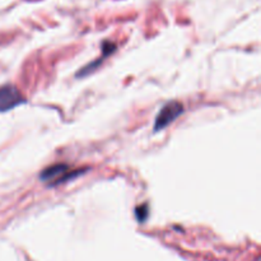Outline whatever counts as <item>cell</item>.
I'll return each mask as SVG.
<instances>
[{"label":"cell","instance_id":"obj_1","mask_svg":"<svg viewBox=\"0 0 261 261\" xmlns=\"http://www.w3.org/2000/svg\"><path fill=\"white\" fill-rule=\"evenodd\" d=\"M80 172L75 171H69V167L67 164H54L50 167L45 168L39 175V179L43 183H49L51 185H59L61 183H65L67 180L73 179L74 176L79 175Z\"/></svg>","mask_w":261,"mask_h":261},{"label":"cell","instance_id":"obj_2","mask_svg":"<svg viewBox=\"0 0 261 261\" xmlns=\"http://www.w3.org/2000/svg\"><path fill=\"white\" fill-rule=\"evenodd\" d=\"M184 111V106L177 101H171L168 104L164 105L158 112L154 122V131L163 130L166 126L173 122L179 117Z\"/></svg>","mask_w":261,"mask_h":261},{"label":"cell","instance_id":"obj_3","mask_svg":"<svg viewBox=\"0 0 261 261\" xmlns=\"http://www.w3.org/2000/svg\"><path fill=\"white\" fill-rule=\"evenodd\" d=\"M26 100L19 89L13 84L0 85V112H5L19 105L25 104Z\"/></svg>","mask_w":261,"mask_h":261},{"label":"cell","instance_id":"obj_4","mask_svg":"<svg viewBox=\"0 0 261 261\" xmlns=\"http://www.w3.org/2000/svg\"><path fill=\"white\" fill-rule=\"evenodd\" d=\"M135 214H137V219L139 222H144L147 217H148V205L143 204V205L138 207L137 210H135Z\"/></svg>","mask_w":261,"mask_h":261}]
</instances>
